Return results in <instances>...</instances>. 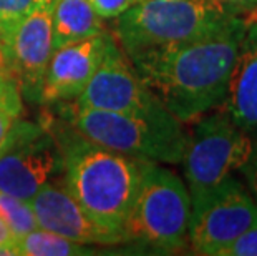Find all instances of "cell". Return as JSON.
Here are the masks:
<instances>
[{
    "mask_svg": "<svg viewBox=\"0 0 257 256\" xmlns=\"http://www.w3.org/2000/svg\"><path fill=\"white\" fill-rule=\"evenodd\" d=\"M14 241L15 238L12 235V231H10L7 223H5L2 215H0V254H15Z\"/></svg>",
    "mask_w": 257,
    "mask_h": 256,
    "instance_id": "7402d4cb",
    "label": "cell"
},
{
    "mask_svg": "<svg viewBox=\"0 0 257 256\" xmlns=\"http://www.w3.org/2000/svg\"><path fill=\"white\" fill-rule=\"evenodd\" d=\"M37 225L81 244H121L126 241L121 233L98 225L76 203L65 185H45L30 200Z\"/></svg>",
    "mask_w": 257,
    "mask_h": 256,
    "instance_id": "8fae6325",
    "label": "cell"
},
{
    "mask_svg": "<svg viewBox=\"0 0 257 256\" xmlns=\"http://www.w3.org/2000/svg\"><path fill=\"white\" fill-rule=\"evenodd\" d=\"M42 2L43 0H0V29L2 32Z\"/></svg>",
    "mask_w": 257,
    "mask_h": 256,
    "instance_id": "e0dca14e",
    "label": "cell"
},
{
    "mask_svg": "<svg viewBox=\"0 0 257 256\" xmlns=\"http://www.w3.org/2000/svg\"><path fill=\"white\" fill-rule=\"evenodd\" d=\"M247 17L236 15L222 29L196 40L130 57L136 75L181 123L194 122L226 97Z\"/></svg>",
    "mask_w": 257,
    "mask_h": 256,
    "instance_id": "6da1fadb",
    "label": "cell"
},
{
    "mask_svg": "<svg viewBox=\"0 0 257 256\" xmlns=\"http://www.w3.org/2000/svg\"><path fill=\"white\" fill-rule=\"evenodd\" d=\"M5 67V62H4V53H2V48H0V72L4 70Z\"/></svg>",
    "mask_w": 257,
    "mask_h": 256,
    "instance_id": "cb8c5ba5",
    "label": "cell"
},
{
    "mask_svg": "<svg viewBox=\"0 0 257 256\" xmlns=\"http://www.w3.org/2000/svg\"><path fill=\"white\" fill-rule=\"evenodd\" d=\"M98 17L103 20H113L123 15L138 0H88Z\"/></svg>",
    "mask_w": 257,
    "mask_h": 256,
    "instance_id": "d6986e66",
    "label": "cell"
},
{
    "mask_svg": "<svg viewBox=\"0 0 257 256\" xmlns=\"http://www.w3.org/2000/svg\"><path fill=\"white\" fill-rule=\"evenodd\" d=\"M0 48H2V29H0Z\"/></svg>",
    "mask_w": 257,
    "mask_h": 256,
    "instance_id": "d4e9b609",
    "label": "cell"
},
{
    "mask_svg": "<svg viewBox=\"0 0 257 256\" xmlns=\"http://www.w3.org/2000/svg\"><path fill=\"white\" fill-rule=\"evenodd\" d=\"M63 172L55 137L38 125L14 122L0 146V193L30 201Z\"/></svg>",
    "mask_w": 257,
    "mask_h": 256,
    "instance_id": "ba28073f",
    "label": "cell"
},
{
    "mask_svg": "<svg viewBox=\"0 0 257 256\" xmlns=\"http://www.w3.org/2000/svg\"><path fill=\"white\" fill-rule=\"evenodd\" d=\"M257 225V201L236 177L191 198L188 244L194 253L219 256L239 235Z\"/></svg>",
    "mask_w": 257,
    "mask_h": 256,
    "instance_id": "52a82bcc",
    "label": "cell"
},
{
    "mask_svg": "<svg viewBox=\"0 0 257 256\" xmlns=\"http://www.w3.org/2000/svg\"><path fill=\"white\" fill-rule=\"evenodd\" d=\"M219 256H257V225L229 243Z\"/></svg>",
    "mask_w": 257,
    "mask_h": 256,
    "instance_id": "ac0fdd59",
    "label": "cell"
},
{
    "mask_svg": "<svg viewBox=\"0 0 257 256\" xmlns=\"http://www.w3.org/2000/svg\"><path fill=\"white\" fill-rule=\"evenodd\" d=\"M108 34L55 48L43 78L40 102L58 103L76 99L88 85L105 53Z\"/></svg>",
    "mask_w": 257,
    "mask_h": 256,
    "instance_id": "7c38bea8",
    "label": "cell"
},
{
    "mask_svg": "<svg viewBox=\"0 0 257 256\" xmlns=\"http://www.w3.org/2000/svg\"><path fill=\"white\" fill-rule=\"evenodd\" d=\"M55 140L63 155L65 187L76 203L98 225L126 238L124 221L138 193L143 160L93 143L75 128Z\"/></svg>",
    "mask_w": 257,
    "mask_h": 256,
    "instance_id": "7a4b0ae2",
    "label": "cell"
},
{
    "mask_svg": "<svg viewBox=\"0 0 257 256\" xmlns=\"http://www.w3.org/2000/svg\"><path fill=\"white\" fill-rule=\"evenodd\" d=\"M237 15H250L257 10V0H216Z\"/></svg>",
    "mask_w": 257,
    "mask_h": 256,
    "instance_id": "44dd1931",
    "label": "cell"
},
{
    "mask_svg": "<svg viewBox=\"0 0 257 256\" xmlns=\"http://www.w3.org/2000/svg\"><path fill=\"white\" fill-rule=\"evenodd\" d=\"M15 120L17 118H15L14 115H10V113H7L5 110L0 108V146H2L5 138H7V135L10 132V128H12Z\"/></svg>",
    "mask_w": 257,
    "mask_h": 256,
    "instance_id": "603a6c76",
    "label": "cell"
},
{
    "mask_svg": "<svg viewBox=\"0 0 257 256\" xmlns=\"http://www.w3.org/2000/svg\"><path fill=\"white\" fill-rule=\"evenodd\" d=\"M0 215L7 223L15 239L38 226L30 201L10 197L5 193H0Z\"/></svg>",
    "mask_w": 257,
    "mask_h": 256,
    "instance_id": "2e32d148",
    "label": "cell"
},
{
    "mask_svg": "<svg viewBox=\"0 0 257 256\" xmlns=\"http://www.w3.org/2000/svg\"><path fill=\"white\" fill-rule=\"evenodd\" d=\"M240 172L244 173V178H245V182H247V185H249L250 193H252L255 197V200H257V143L254 145L252 155H250L249 161L245 163L244 168Z\"/></svg>",
    "mask_w": 257,
    "mask_h": 256,
    "instance_id": "ffe728a7",
    "label": "cell"
},
{
    "mask_svg": "<svg viewBox=\"0 0 257 256\" xmlns=\"http://www.w3.org/2000/svg\"><path fill=\"white\" fill-rule=\"evenodd\" d=\"M191 197L183 180L161 163L143 160L135 203L124 221L130 241L176 251L188 246Z\"/></svg>",
    "mask_w": 257,
    "mask_h": 256,
    "instance_id": "5b68a950",
    "label": "cell"
},
{
    "mask_svg": "<svg viewBox=\"0 0 257 256\" xmlns=\"http://www.w3.org/2000/svg\"><path fill=\"white\" fill-rule=\"evenodd\" d=\"M236 15L216 0H138L116 19L114 35L130 58L196 40L222 29Z\"/></svg>",
    "mask_w": 257,
    "mask_h": 256,
    "instance_id": "3957f363",
    "label": "cell"
},
{
    "mask_svg": "<svg viewBox=\"0 0 257 256\" xmlns=\"http://www.w3.org/2000/svg\"><path fill=\"white\" fill-rule=\"evenodd\" d=\"M76 107L133 115H153L166 110L136 75L113 37L108 39L103 58L88 85L76 97Z\"/></svg>",
    "mask_w": 257,
    "mask_h": 256,
    "instance_id": "30bf717a",
    "label": "cell"
},
{
    "mask_svg": "<svg viewBox=\"0 0 257 256\" xmlns=\"http://www.w3.org/2000/svg\"><path fill=\"white\" fill-rule=\"evenodd\" d=\"M194 122L193 128L186 132L181 158L191 198L216 188L242 170L255 145V140L221 108Z\"/></svg>",
    "mask_w": 257,
    "mask_h": 256,
    "instance_id": "8992f818",
    "label": "cell"
},
{
    "mask_svg": "<svg viewBox=\"0 0 257 256\" xmlns=\"http://www.w3.org/2000/svg\"><path fill=\"white\" fill-rule=\"evenodd\" d=\"M70 123L85 138L118 153L168 165L181 163L186 132L168 110L133 115L75 105Z\"/></svg>",
    "mask_w": 257,
    "mask_h": 256,
    "instance_id": "277c9868",
    "label": "cell"
},
{
    "mask_svg": "<svg viewBox=\"0 0 257 256\" xmlns=\"http://www.w3.org/2000/svg\"><path fill=\"white\" fill-rule=\"evenodd\" d=\"M5 68L19 80L22 95L40 102L45 72L53 53L52 0H43L2 32Z\"/></svg>",
    "mask_w": 257,
    "mask_h": 256,
    "instance_id": "9c48e42d",
    "label": "cell"
},
{
    "mask_svg": "<svg viewBox=\"0 0 257 256\" xmlns=\"http://www.w3.org/2000/svg\"><path fill=\"white\" fill-rule=\"evenodd\" d=\"M103 34H106L103 19L88 0H52L53 50Z\"/></svg>",
    "mask_w": 257,
    "mask_h": 256,
    "instance_id": "5bb4252c",
    "label": "cell"
},
{
    "mask_svg": "<svg viewBox=\"0 0 257 256\" xmlns=\"http://www.w3.org/2000/svg\"><path fill=\"white\" fill-rule=\"evenodd\" d=\"M14 249L15 254L25 256H72L90 253L86 251L85 244L72 241L53 231L43 230L40 226L15 239Z\"/></svg>",
    "mask_w": 257,
    "mask_h": 256,
    "instance_id": "9a60e30c",
    "label": "cell"
},
{
    "mask_svg": "<svg viewBox=\"0 0 257 256\" xmlns=\"http://www.w3.org/2000/svg\"><path fill=\"white\" fill-rule=\"evenodd\" d=\"M221 110L257 140V17H247Z\"/></svg>",
    "mask_w": 257,
    "mask_h": 256,
    "instance_id": "4fadbf2b",
    "label": "cell"
}]
</instances>
